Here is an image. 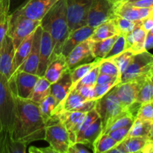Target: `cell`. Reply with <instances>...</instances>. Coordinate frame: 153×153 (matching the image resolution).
Here are the masks:
<instances>
[{
  "mask_svg": "<svg viewBox=\"0 0 153 153\" xmlns=\"http://www.w3.org/2000/svg\"><path fill=\"white\" fill-rule=\"evenodd\" d=\"M16 117L10 138L28 143L45 140L46 123L39 111V103L15 95Z\"/></svg>",
  "mask_w": 153,
  "mask_h": 153,
  "instance_id": "cell-1",
  "label": "cell"
},
{
  "mask_svg": "<svg viewBox=\"0 0 153 153\" xmlns=\"http://www.w3.org/2000/svg\"><path fill=\"white\" fill-rule=\"evenodd\" d=\"M40 25L42 28L49 31L52 38L53 46L52 59L61 54L63 45L70 34L66 11V0H59L54 4L42 19Z\"/></svg>",
  "mask_w": 153,
  "mask_h": 153,
  "instance_id": "cell-2",
  "label": "cell"
},
{
  "mask_svg": "<svg viewBox=\"0 0 153 153\" xmlns=\"http://www.w3.org/2000/svg\"><path fill=\"white\" fill-rule=\"evenodd\" d=\"M16 117L15 94L7 78L0 73V131L10 135Z\"/></svg>",
  "mask_w": 153,
  "mask_h": 153,
  "instance_id": "cell-3",
  "label": "cell"
},
{
  "mask_svg": "<svg viewBox=\"0 0 153 153\" xmlns=\"http://www.w3.org/2000/svg\"><path fill=\"white\" fill-rule=\"evenodd\" d=\"M95 110L97 111L101 120L102 127V133L115 119L125 112H127L123 108L115 94L114 87L103 97L97 100Z\"/></svg>",
  "mask_w": 153,
  "mask_h": 153,
  "instance_id": "cell-4",
  "label": "cell"
},
{
  "mask_svg": "<svg viewBox=\"0 0 153 153\" xmlns=\"http://www.w3.org/2000/svg\"><path fill=\"white\" fill-rule=\"evenodd\" d=\"M45 140L58 153H67L70 146L68 132L55 115L46 123Z\"/></svg>",
  "mask_w": 153,
  "mask_h": 153,
  "instance_id": "cell-5",
  "label": "cell"
},
{
  "mask_svg": "<svg viewBox=\"0 0 153 153\" xmlns=\"http://www.w3.org/2000/svg\"><path fill=\"white\" fill-rule=\"evenodd\" d=\"M41 21L34 20L21 16L10 14L8 16V29L7 34L13 40L15 50L25 39L34 33Z\"/></svg>",
  "mask_w": 153,
  "mask_h": 153,
  "instance_id": "cell-6",
  "label": "cell"
},
{
  "mask_svg": "<svg viewBox=\"0 0 153 153\" xmlns=\"http://www.w3.org/2000/svg\"><path fill=\"white\" fill-rule=\"evenodd\" d=\"M152 67V54L146 50L134 54L128 67L120 75V82H128L146 76Z\"/></svg>",
  "mask_w": 153,
  "mask_h": 153,
  "instance_id": "cell-7",
  "label": "cell"
},
{
  "mask_svg": "<svg viewBox=\"0 0 153 153\" xmlns=\"http://www.w3.org/2000/svg\"><path fill=\"white\" fill-rule=\"evenodd\" d=\"M92 0H66L67 19L70 32L88 25V15Z\"/></svg>",
  "mask_w": 153,
  "mask_h": 153,
  "instance_id": "cell-8",
  "label": "cell"
},
{
  "mask_svg": "<svg viewBox=\"0 0 153 153\" xmlns=\"http://www.w3.org/2000/svg\"><path fill=\"white\" fill-rule=\"evenodd\" d=\"M59 0H26L11 14L41 21L47 12Z\"/></svg>",
  "mask_w": 153,
  "mask_h": 153,
  "instance_id": "cell-9",
  "label": "cell"
},
{
  "mask_svg": "<svg viewBox=\"0 0 153 153\" xmlns=\"http://www.w3.org/2000/svg\"><path fill=\"white\" fill-rule=\"evenodd\" d=\"M115 4L109 0H92L88 15V25L97 28L115 16Z\"/></svg>",
  "mask_w": 153,
  "mask_h": 153,
  "instance_id": "cell-10",
  "label": "cell"
},
{
  "mask_svg": "<svg viewBox=\"0 0 153 153\" xmlns=\"http://www.w3.org/2000/svg\"><path fill=\"white\" fill-rule=\"evenodd\" d=\"M97 100H87L74 88H72L64 101L57 106L54 115L64 111H79L87 113L95 108Z\"/></svg>",
  "mask_w": 153,
  "mask_h": 153,
  "instance_id": "cell-11",
  "label": "cell"
},
{
  "mask_svg": "<svg viewBox=\"0 0 153 153\" xmlns=\"http://www.w3.org/2000/svg\"><path fill=\"white\" fill-rule=\"evenodd\" d=\"M38 79L39 76L37 75L25 71H16L8 81L16 97L22 99H29Z\"/></svg>",
  "mask_w": 153,
  "mask_h": 153,
  "instance_id": "cell-12",
  "label": "cell"
},
{
  "mask_svg": "<svg viewBox=\"0 0 153 153\" xmlns=\"http://www.w3.org/2000/svg\"><path fill=\"white\" fill-rule=\"evenodd\" d=\"M144 76L128 82H120L114 86L115 94L126 111H128L129 108L136 102L137 94Z\"/></svg>",
  "mask_w": 153,
  "mask_h": 153,
  "instance_id": "cell-13",
  "label": "cell"
},
{
  "mask_svg": "<svg viewBox=\"0 0 153 153\" xmlns=\"http://www.w3.org/2000/svg\"><path fill=\"white\" fill-rule=\"evenodd\" d=\"M15 48L13 40L7 34L0 46V73L10 79L13 75V62Z\"/></svg>",
  "mask_w": 153,
  "mask_h": 153,
  "instance_id": "cell-14",
  "label": "cell"
},
{
  "mask_svg": "<svg viewBox=\"0 0 153 153\" xmlns=\"http://www.w3.org/2000/svg\"><path fill=\"white\" fill-rule=\"evenodd\" d=\"M91 43L92 40L90 39L85 40L76 46L66 57L69 70H72L80 64L91 62L95 59L91 52Z\"/></svg>",
  "mask_w": 153,
  "mask_h": 153,
  "instance_id": "cell-15",
  "label": "cell"
},
{
  "mask_svg": "<svg viewBox=\"0 0 153 153\" xmlns=\"http://www.w3.org/2000/svg\"><path fill=\"white\" fill-rule=\"evenodd\" d=\"M85 114L79 111H64L55 115L64 124L68 132L70 145L76 142L79 128L85 119Z\"/></svg>",
  "mask_w": 153,
  "mask_h": 153,
  "instance_id": "cell-16",
  "label": "cell"
},
{
  "mask_svg": "<svg viewBox=\"0 0 153 153\" xmlns=\"http://www.w3.org/2000/svg\"><path fill=\"white\" fill-rule=\"evenodd\" d=\"M42 30H43V28H42L41 25L37 27V29L35 30L34 38H33L32 46H31L29 55L25 60V61L21 64L20 67L17 69L16 71H25L27 73H31V74L37 75L39 58H40V48Z\"/></svg>",
  "mask_w": 153,
  "mask_h": 153,
  "instance_id": "cell-17",
  "label": "cell"
},
{
  "mask_svg": "<svg viewBox=\"0 0 153 153\" xmlns=\"http://www.w3.org/2000/svg\"><path fill=\"white\" fill-rule=\"evenodd\" d=\"M52 52H53V46H52L51 36L49 31L43 28L41 40H40V58H39V64L37 71V75L39 77L44 76L48 64L50 61Z\"/></svg>",
  "mask_w": 153,
  "mask_h": 153,
  "instance_id": "cell-18",
  "label": "cell"
},
{
  "mask_svg": "<svg viewBox=\"0 0 153 153\" xmlns=\"http://www.w3.org/2000/svg\"><path fill=\"white\" fill-rule=\"evenodd\" d=\"M94 29L95 28L89 25H85L70 32L67 40L63 45L61 54L64 56L67 57L76 46L85 40L89 39L90 37L92 35Z\"/></svg>",
  "mask_w": 153,
  "mask_h": 153,
  "instance_id": "cell-19",
  "label": "cell"
},
{
  "mask_svg": "<svg viewBox=\"0 0 153 153\" xmlns=\"http://www.w3.org/2000/svg\"><path fill=\"white\" fill-rule=\"evenodd\" d=\"M153 7H138L128 4H115L114 13L120 17L131 21L142 20L149 16Z\"/></svg>",
  "mask_w": 153,
  "mask_h": 153,
  "instance_id": "cell-20",
  "label": "cell"
},
{
  "mask_svg": "<svg viewBox=\"0 0 153 153\" xmlns=\"http://www.w3.org/2000/svg\"><path fill=\"white\" fill-rule=\"evenodd\" d=\"M72 88H73V82L70 76V70H67L57 82L51 84L50 94L55 99L58 105H59L64 101Z\"/></svg>",
  "mask_w": 153,
  "mask_h": 153,
  "instance_id": "cell-21",
  "label": "cell"
},
{
  "mask_svg": "<svg viewBox=\"0 0 153 153\" xmlns=\"http://www.w3.org/2000/svg\"><path fill=\"white\" fill-rule=\"evenodd\" d=\"M66 57L62 54L52 58L45 72L44 77L51 84L55 83L68 70Z\"/></svg>",
  "mask_w": 153,
  "mask_h": 153,
  "instance_id": "cell-22",
  "label": "cell"
},
{
  "mask_svg": "<svg viewBox=\"0 0 153 153\" xmlns=\"http://www.w3.org/2000/svg\"><path fill=\"white\" fill-rule=\"evenodd\" d=\"M147 31H145L141 26L135 28L131 32L126 34V49H130L134 54L146 51L144 47Z\"/></svg>",
  "mask_w": 153,
  "mask_h": 153,
  "instance_id": "cell-23",
  "label": "cell"
},
{
  "mask_svg": "<svg viewBox=\"0 0 153 153\" xmlns=\"http://www.w3.org/2000/svg\"><path fill=\"white\" fill-rule=\"evenodd\" d=\"M102 127L100 118L93 123L88 128H87L83 132L77 135L76 143H80L85 145H90L93 149L94 143L97 140L102 133ZM93 150V149H92Z\"/></svg>",
  "mask_w": 153,
  "mask_h": 153,
  "instance_id": "cell-24",
  "label": "cell"
},
{
  "mask_svg": "<svg viewBox=\"0 0 153 153\" xmlns=\"http://www.w3.org/2000/svg\"><path fill=\"white\" fill-rule=\"evenodd\" d=\"M34 34V32L30 34L26 39H25L19 44V46L15 50L14 58H13V74L14 73L15 71L17 70V69L20 67L21 64L25 61V60L26 59L27 57L29 55V52L31 49V46H32Z\"/></svg>",
  "mask_w": 153,
  "mask_h": 153,
  "instance_id": "cell-25",
  "label": "cell"
},
{
  "mask_svg": "<svg viewBox=\"0 0 153 153\" xmlns=\"http://www.w3.org/2000/svg\"><path fill=\"white\" fill-rule=\"evenodd\" d=\"M116 34H120L116 25H115L114 18L103 22L101 25L95 28L92 35L90 37V40L92 41L105 40L109 38Z\"/></svg>",
  "mask_w": 153,
  "mask_h": 153,
  "instance_id": "cell-26",
  "label": "cell"
},
{
  "mask_svg": "<svg viewBox=\"0 0 153 153\" xmlns=\"http://www.w3.org/2000/svg\"><path fill=\"white\" fill-rule=\"evenodd\" d=\"M50 82L44 76L39 77L28 100H31V101L37 103H40L46 97L50 95Z\"/></svg>",
  "mask_w": 153,
  "mask_h": 153,
  "instance_id": "cell-27",
  "label": "cell"
},
{
  "mask_svg": "<svg viewBox=\"0 0 153 153\" xmlns=\"http://www.w3.org/2000/svg\"><path fill=\"white\" fill-rule=\"evenodd\" d=\"M119 34H116L105 40L92 41L91 43V52L94 58H103L106 56L111 49L115 40Z\"/></svg>",
  "mask_w": 153,
  "mask_h": 153,
  "instance_id": "cell-28",
  "label": "cell"
},
{
  "mask_svg": "<svg viewBox=\"0 0 153 153\" xmlns=\"http://www.w3.org/2000/svg\"><path fill=\"white\" fill-rule=\"evenodd\" d=\"M152 126V121L135 118L128 131V137H141L147 138Z\"/></svg>",
  "mask_w": 153,
  "mask_h": 153,
  "instance_id": "cell-29",
  "label": "cell"
},
{
  "mask_svg": "<svg viewBox=\"0 0 153 153\" xmlns=\"http://www.w3.org/2000/svg\"><path fill=\"white\" fill-rule=\"evenodd\" d=\"M102 58H95L93 61L86 64H82L77 67H74L72 70H70V76H71L73 86L76 83H77L81 79L84 77L86 74H88L93 68L100 64Z\"/></svg>",
  "mask_w": 153,
  "mask_h": 153,
  "instance_id": "cell-30",
  "label": "cell"
},
{
  "mask_svg": "<svg viewBox=\"0 0 153 153\" xmlns=\"http://www.w3.org/2000/svg\"><path fill=\"white\" fill-rule=\"evenodd\" d=\"M148 140L146 137H127L120 143L125 153L140 152Z\"/></svg>",
  "mask_w": 153,
  "mask_h": 153,
  "instance_id": "cell-31",
  "label": "cell"
},
{
  "mask_svg": "<svg viewBox=\"0 0 153 153\" xmlns=\"http://www.w3.org/2000/svg\"><path fill=\"white\" fill-rule=\"evenodd\" d=\"M57 105L55 99L51 94L39 103V111L45 123L54 116Z\"/></svg>",
  "mask_w": 153,
  "mask_h": 153,
  "instance_id": "cell-32",
  "label": "cell"
},
{
  "mask_svg": "<svg viewBox=\"0 0 153 153\" xmlns=\"http://www.w3.org/2000/svg\"><path fill=\"white\" fill-rule=\"evenodd\" d=\"M152 101H153V83L146 75L143 77L142 81L136 102L143 104Z\"/></svg>",
  "mask_w": 153,
  "mask_h": 153,
  "instance_id": "cell-33",
  "label": "cell"
},
{
  "mask_svg": "<svg viewBox=\"0 0 153 153\" xmlns=\"http://www.w3.org/2000/svg\"><path fill=\"white\" fill-rule=\"evenodd\" d=\"M118 142L114 140L108 134H101L97 138L93 146V152L105 153L108 152L111 149L118 144Z\"/></svg>",
  "mask_w": 153,
  "mask_h": 153,
  "instance_id": "cell-34",
  "label": "cell"
},
{
  "mask_svg": "<svg viewBox=\"0 0 153 153\" xmlns=\"http://www.w3.org/2000/svg\"><path fill=\"white\" fill-rule=\"evenodd\" d=\"M114 21L115 25L119 31V34H125V35L131 32L135 28L140 27L142 25V20H128V19H124L116 14L114 17Z\"/></svg>",
  "mask_w": 153,
  "mask_h": 153,
  "instance_id": "cell-35",
  "label": "cell"
},
{
  "mask_svg": "<svg viewBox=\"0 0 153 153\" xmlns=\"http://www.w3.org/2000/svg\"><path fill=\"white\" fill-rule=\"evenodd\" d=\"M135 118V117H134V115L131 114V113H129V112H125V113L123 114L122 115L118 117L117 119H115L101 134H108V133L110 132V131L115 129H117V128H120L130 126H131L133 124ZM101 134H100V135H101Z\"/></svg>",
  "mask_w": 153,
  "mask_h": 153,
  "instance_id": "cell-36",
  "label": "cell"
},
{
  "mask_svg": "<svg viewBox=\"0 0 153 153\" xmlns=\"http://www.w3.org/2000/svg\"><path fill=\"white\" fill-rule=\"evenodd\" d=\"M100 64H98L94 68H93L88 74L85 75L77 83L75 84L73 86V88H77L82 86L94 87V85L97 83V80L99 74H100Z\"/></svg>",
  "mask_w": 153,
  "mask_h": 153,
  "instance_id": "cell-37",
  "label": "cell"
},
{
  "mask_svg": "<svg viewBox=\"0 0 153 153\" xmlns=\"http://www.w3.org/2000/svg\"><path fill=\"white\" fill-rule=\"evenodd\" d=\"M134 55V52H133L130 49H126L124 52H123L122 53L119 54L118 55L115 56L114 58H111L114 61L116 65L117 66L120 75L123 73L124 70L128 67Z\"/></svg>",
  "mask_w": 153,
  "mask_h": 153,
  "instance_id": "cell-38",
  "label": "cell"
},
{
  "mask_svg": "<svg viewBox=\"0 0 153 153\" xmlns=\"http://www.w3.org/2000/svg\"><path fill=\"white\" fill-rule=\"evenodd\" d=\"M126 40L125 34H120L117 38L115 40L114 43L112 46L111 49L109 51L108 53L106 55L103 59H111L119 54L122 53L125 50H126Z\"/></svg>",
  "mask_w": 153,
  "mask_h": 153,
  "instance_id": "cell-39",
  "label": "cell"
},
{
  "mask_svg": "<svg viewBox=\"0 0 153 153\" xmlns=\"http://www.w3.org/2000/svg\"><path fill=\"white\" fill-rule=\"evenodd\" d=\"M100 73L120 78L119 69L112 59H102L100 64Z\"/></svg>",
  "mask_w": 153,
  "mask_h": 153,
  "instance_id": "cell-40",
  "label": "cell"
},
{
  "mask_svg": "<svg viewBox=\"0 0 153 153\" xmlns=\"http://www.w3.org/2000/svg\"><path fill=\"white\" fill-rule=\"evenodd\" d=\"M136 118L153 122V101L140 105Z\"/></svg>",
  "mask_w": 153,
  "mask_h": 153,
  "instance_id": "cell-41",
  "label": "cell"
},
{
  "mask_svg": "<svg viewBox=\"0 0 153 153\" xmlns=\"http://www.w3.org/2000/svg\"><path fill=\"white\" fill-rule=\"evenodd\" d=\"M120 82H113L105 84H96L94 87V94H95L94 100H97L100 98H101L105 94H107L111 89H112L115 85H117Z\"/></svg>",
  "mask_w": 153,
  "mask_h": 153,
  "instance_id": "cell-42",
  "label": "cell"
},
{
  "mask_svg": "<svg viewBox=\"0 0 153 153\" xmlns=\"http://www.w3.org/2000/svg\"><path fill=\"white\" fill-rule=\"evenodd\" d=\"M27 143L9 139L7 146V153H25Z\"/></svg>",
  "mask_w": 153,
  "mask_h": 153,
  "instance_id": "cell-43",
  "label": "cell"
},
{
  "mask_svg": "<svg viewBox=\"0 0 153 153\" xmlns=\"http://www.w3.org/2000/svg\"><path fill=\"white\" fill-rule=\"evenodd\" d=\"M98 118H100L98 114H97V111L95 110V108L93 109V110L87 112L85 114V119H84L83 122H82V125H81L80 128H79V132H78V134H80V133L83 132L87 128L90 126L91 124L94 122H95ZM77 134V135H78Z\"/></svg>",
  "mask_w": 153,
  "mask_h": 153,
  "instance_id": "cell-44",
  "label": "cell"
},
{
  "mask_svg": "<svg viewBox=\"0 0 153 153\" xmlns=\"http://www.w3.org/2000/svg\"><path fill=\"white\" fill-rule=\"evenodd\" d=\"M131 126H126L123 127V128H120L117 129L113 130V131H110L108 134L111 137L115 140L116 141H117L118 143H120L123 140H125L127 137H128V131H129L130 128H131Z\"/></svg>",
  "mask_w": 153,
  "mask_h": 153,
  "instance_id": "cell-45",
  "label": "cell"
},
{
  "mask_svg": "<svg viewBox=\"0 0 153 153\" xmlns=\"http://www.w3.org/2000/svg\"><path fill=\"white\" fill-rule=\"evenodd\" d=\"M10 10V0H0V23L7 20Z\"/></svg>",
  "mask_w": 153,
  "mask_h": 153,
  "instance_id": "cell-46",
  "label": "cell"
},
{
  "mask_svg": "<svg viewBox=\"0 0 153 153\" xmlns=\"http://www.w3.org/2000/svg\"><path fill=\"white\" fill-rule=\"evenodd\" d=\"M75 89L77 90L79 94L81 96H82L84 98L86 99L87 100H94L95 94H94V87L82 86L79 87V88H75Z\"/></svg>",
  "mask_w": 153,
  "mask_h": 153,
  "instance_id": "cell-47",
  "label": "cell"
},
{
  "mask_svg": "<svg viewBox=\"0 0 153 153\" xmlns=\"http://www.w3.org/2000/svg\"><path fill=\"white\" fill-rule=\"evenodd\" d=\"M93 152L92 150L85 147V144L80 143H75L71 144L69 147L67 153H90Z\"/></svg>",
  "mask_w": 153,
  "mask_h": 153,
  "instance_id": "cell-48",
  "label": "cell"
},
{
  "mask_svg": "<svg viewBox=\"0 0 153 153\" xmlns=\"http://www.w3.org/2000/svg\"><path fill=\"white\" fill-rule=\"evenodd\" d=\"M113 82H120V78L118 77V76H112L107 74L100 73L98 76V78H97V83L96 84H105Z\"/></svg>",
  "mask_w": 153,
  "mask_h": 153,
  "instance_id": "cell-49",
  "label": "cell"
},
{
  "mask_svg": "<svg viewBox=\"0 0 153 153\" xmlns=\"http://www.w3.org/2000/svg\"><path fill=\"white\" fill-rule=\"evenodd\" d=\"M10 138V134L0 131V153H7V142Z\"/></svg>",
  "mask_w": 153,
  "mask_h": 153,
  "instance_id": "cell-50",
  "label": "cell"
},
{
  "mask_svg": "<svg viewBox=\"0 0 153 153\" xmlns=\"http://www.w3.org/2000/svg\"><path fill=\"white\" fill-rule=\"evenodd\" d=\"M124 4V3H122ZM138 7H153V0H138L131 3H126Z\"/></svg>",
  "mask_w": 153,
  "mask_h": 153,
  "instance_id": "cell-51",
  "label": "cell"
},
{
  "mask_svg": "<svg viewBox=\"0 0 153 153\" xmlns=\"http://www.w3.org/2000/svg\"><path fill=\"white\" fill-rule=\"evenodd\" d=\"M30 153H58L55 149H52L50 146L48 147H36L31 146L28 149Z\"/></svg>",
  "mask_w": 153,
  "mask_h": 153,
  "instance_id": "cell-52",
  "label": "cell"
},
{
  "mask_svg": "<svg viewBox=\"0 0 153 153\" xmlns=\"http://www.w3.org/2000/svg\"><path fill=\"white\" fill-rule=\"evenodd\" d=\"M141 27L146 31H149L153 28V16L149 15L145 19H142Z\"/></svg>",
  "mask_w": 153,
  "mask_h": 153,
  "instance_id": "cell-53",
  "label": "cell"
},
{
  "mask_svg": "<svg viewBox=\"0 0 153 153\" xmlns=\"http://www.w3.org/2000/svg\"><path fill=\"white\" fill-rule=\"evenodd\" d=\"M7 29H8V19L6 22L0 23V46H1L4 37L7 34Z\"/></svg>",
  "mask_w": 153,
  "mask_h": 153,
  "instance_id": "cell-54",
  "label": "cell"
},
{
  "mask_svg": "<svg viewBox=\"0 0 153 153\" xmlns=\"http://www.w3.org/2000/svg\"><path fill=\"white\" fill-rule=\"evenodd\" d=\"M144 47L146 51H148L149 49L153 48V34H152L149 32H147V34H146Z\"/></svg>",
  "mask_w": 153,
  "mask_h": 153,
  "instance_id": "cell-55",
  "label": "cell"
},
{
  "mask_svg": "<svg viewBox=\"0 0 153 153\" xmlns=\"http://www.w3.org/2000/svg\"><path fill=\"white\" fill-rule=\"evenodd\" d=\"M25 1L26 0H10V7H13L15 10Z\"/></svg>",
  "mask_w": 153,
  "mask_h": 153,
  "instance_id": "cell-56",
  "label": "cell"
},
{
  "mask_svg": "<svg viewBox=\"0 0 153 153\" xmlns=\"http://www.w3.org/2000/svg\"><path fill=\"white\" fill-rule=\"evenodd\" d=\"M148 140H150V141H153V126L152 128H151V131L150 132H149V136H148Z\"/></svg>",
  "mask_w": 153,
  "mask_h": 153,
  "instance_id": "cell-57",
  "label": "cell"
},
{
  "mask_svg": "<svg viewBox=\"0 0 153 153\" xmlns=\"http://www.w3.org/2000/svg\"><path fill=\"white\" fill-rule=\"evenodd\" d=\"M147 76H148V77H149V79H150V80L152 81V83H153V67H152V70H151L150 71H149V73H148Z\"/></svg>",
  "mask_w": 153,
  "mask_h": 153,
  "instance_id": "cell-58",
  "label": "cell"
},
{
  "mask_svg": "<svg viewBox=\"0 0 153 153\" xmlns=\"http://www.w3.org/2000/svg\"><path fill=\"white\" fill-rule=\"evenodd\" d=\"M138 1V0H123L121 1L119 3H131V2H134V1Z\"/></svg>",
  "mask_w": 153,
  "mask_h": 153,
  "instance_id": "cell-59",
  "label": "cell"
},
{
  "mask_svg": "<svg viewBox=\"0 0 153 153\" xmlns=\"http://www.w3.org/2000/svg\"><path fill=\"white\" fill-rule=\"evenodd\" d=\"M109 1H111V2H113L114 4H117V3L120 2V1H123V0H109Z\"/></svg>",
  "mask_w": 153,
  "mask_h": 153,
  "instance_id": "cell-60",
  "label": "cell"
},
{
  "mask_svg": "<svg viewBox=\"0 0 153 153\" xmlns=\"http://www.w3.org/2000/svg\"><path fill=\"white\" fill-rule=\"evenodd\" d=\"M148 32L151 33V34H153V28H152V29H151V30H150V31H148Z\"/></svg>",
  "mask_w": 153,
  "mask_h": 153,
  "instance_id": "cell-61",
  "label": "cell"
},
{
  "mask_svg": "<svg viewBox=\"0 0 153 153\" xmlns=\"http://www.w3.org/2000/svg\"><path fill=\"white\" fill-rule=\"evenodd\" d=\"M149 15H151V16H153V10L152 11V13H151L150 14H149Z\"/></svg>",
  "mask_w": 153,
  "mask_h": 153,
  "instance_id": "cell-62",
  "label": "cell"
},
{
  "mask_svg": "<svg viewBox=\"0 0 153 153\" xmlns=\"http://www.w3.org/2000/svg\"><path fill=\"white\" fill-rule=\"evenodd\" d=\"M152 153H153V150H152Z\"/></svg>",
  "mask_w": 153,
  "mask_h": 153,
  "instance_id": "cell-63",
  "label": "cell"
}]
</instances>
